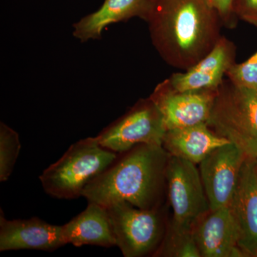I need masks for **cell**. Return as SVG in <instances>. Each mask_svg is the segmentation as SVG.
Segmentation results:
<instances>
[{
    "label": "cell",
    "mask_w": 257,
    "mask_h": 257,
    "mask_svg": "<svg viewBox=\"0 0 257 257\" xmlns=\"http://www.w3.org/2000/svg\"><path fill=\"white\" fill-rule=\"evenodd\" d=\"M166 179L167 197L172 209L171 224L192 230L195 221L210 209L197 165L170 155Z\"/></svg>",
    "instance_id": "cell-7"
},
{
    "label": "cell",
    "mask_w": 257,
    "mask_h": 257,
    "mask_svg": "<svg viewBox=\"0 0 257 257\" xmlns=\"http://www.w3.org/2000/svg\"><path fill=\"white\" fill-rule=\"evenodd\" d=\"M233 0H207L211 8L217 12L223 26L232 29L237 23V18L232 10Z\"/></svg>",
    "instance_id": "cell-21"
},
{
    "label": "cell",
    "mask_w": 257,
    "mask_h": 257,
    "mask_svg": "<svg viewBox=\"0 0 257 257\" xmlns=\"http://www.w3.org/2000/svg\"><path fill=\"white\" fill-rule=\"evenodd\" d=\"M170 155L160 145H140L118 155L105 170L87 184L82 197L106 207L126 201L143 209L165 205Z\"/></svg>",
    "instance_id": "cell-2"
},
{
    "label": "cell",
    "mask_w": 257,
    "mask_h": 257,
    "mask_svg": "<svg viewBox=\"0 0 257 257\" xmlns=\"http://www.w3.org/2000/svg\"><path fill=\"white\" fill-rule=\"evenodd\" d=\"M218 89L179 91L166 79L150 97L160 109L167 130L207 123Z\"/></svg>",
    "instance_id": "cell-8"
},
{
    "label": "cell",
    "mask_w": 257,
    "mask_h": 257,
    "mask_svg": "<svg viewBox=\"0 0 257 257\" xmlns=\"http://www.w3.org/2000/svg\"><path fill=\"white\" fill-rule=\"evenodd\" d=\"M167 128L151 98L140 99L96 137L100 145L120 154L140 145L162 146Z\"/></svg>",
    "instance_id": "cell-6"
},
{
    "label": "cell",
    "mask_w": 257,
    "mask_h": 257,
    "mask_svg": "<svg viewBox=\"0 0 257 257\" xmlns=\"http://www.w3.org/2000/svg\"><path fill=\"white\" fill-rule=\"evenodd\" d=\"M154 256L201 257L192 230L176 227L170 220L163 241Z\"/></svg>",
    "instance_id": "cell-17"
},
{
    "label": "cell",
    "mask_w": 257,
    "mask_h": 257,
    "mask_svg": "<svg viewBox=\"0 0 257 257\" xmlns=\"http://www.w3.org/2000/svg\"><path fill=\"white\" fill-rule=\"evenodd\" d=\"M67 244L63 227L40 218L6 219L0 215V251L32 249L54 251Z\"/></svg>",
    "instance_id": "cell-12"
},
{
    "label": "cell",
    "mask_w": 257,
    "mask_h": 257,
    "mask_svg": "<svg viewBox=\"0 0 257 257\" xmlns=\"http://www.w3.org/2000/svg\"><path fill=\"white\" fill-rule=\"evenodd\" d=\"M230 143L203 123L167 130L162 147L170 156L199 165L216 149Z\"/></svg>",
    "instance_id": "cell-15"
},
{
    "label": "cell",
    "mask_w": 257,
    "mask_h": 257,
    "mask_svg": "<svg viewBox=\"0 0 257 257\" xmlns=\"http://www.w3.org/2000/svg\"><path fill=\"white\" fill-rule=\"evenodd\" d=\"M147 23L161 57L182 71L191 68L215 47L223 26L207 0H155Z\"/></svg>",
    "instance_id": "cell-1"
},
{
    "label": "cell",
    "mask_w": 257,
    "mask_h": 257,
    "mask_svg": "<svg viewBox=\"0 0 257 257\" xmlns=\"http://www.w3.org/2000/svg\"><path fill=\"white\" fill-rule=\"evenodd\" d=\"M229 207L239 248L246 257H257V159L246 157Z\"/></svg>",
    "instance_id": "cell-10"
},
{
    "label": "cell",
    "mask_w": 257,
    "mask_h": 257,
    "mask_svg": "<svg viewBox=\"0 0 257 257\" xmlns=\"http://www.w3.org/2000/svg\"><path fill=\"white\" fill-rule=\"evenodd\" d=\"M236 51L234 42L221 36L215 47L202 60L187 71L174 73L168 79L179 91L218 89L224 76L236 63Z\"/></svg>",
    "instance_id": "cell-13"
},
{
    "label": "cell",
    "mask_w": 257,
    "mask_h": 257,
    "mask_svg": "<svg viewBox=\"0 0 257 257\" xmlns=\"http://www.w3.org/2000/svg\"><path fill=\"white\" fill-rule=\"evenodd\" d=\"M232 10L237 19L257 27V0H233Z\"/></svg>",
    "instance_id": "cell-20"
},
{
    "label": "cell",
    "mask_w": 257,
    "mask_h": 257,
    "mask_svg": "<svg viewBox=\"0 0 257 257\" xmlns=\"http://www.w3.org/2000/svg\"><path fill=\"white\" fill-rule=\"evenodd\" d=\"M118 155L101 146L96 137L80 140L42 172L40 176L42 187L56 199L82 197L87 184L105 170Z\"/></svg>",
    "instance_id": "cell-3"
},
{
    "label": "cell",
    "mask_w": 257,
    "mask_h": 257,
    "mask_svg": "<svg viewBox=\"0 0 257 257\" xmlns=\"http://www.w3.org/2000/svg\"><path fill=\"white\" fill-rule=\"evenodd\" d=\"M246 155L231 143L216 149L199 164L210 209L228 207Z\"/></svg>",
    "instance_id": "cell-9"
},
{
    "label": "cell",
    "mask_w": 257,
    "mask_h": 257,
    "mask_svg": "<svg viewBox=\"0 0 257 257\" xmlns=\"http://www.w3.org/2000/svg\"><path fill=\"white\" fill-rule=\"evenodd\" d=\"M211 130L257 159V91L224 79L207 121Z\"/></svg>",
    "instance_id": "cell-4"
},
{
    "label": "cell",
    "mask_w": 257,
    "mask_h": 257,
    "mask_svg": "<svg viewBox=\"0 0 257 257\" xmlns=\"http://www.w3.org/2000/svg\"><path fill=\"white\" fill-rule=\"evenodd\" d=\"M155 0H104L99 10L72 25L74 37L82 43L100 40L104 28L112 24L139 18L147 22Z\"/></svg>",
    "instance_id": "cell-14"
},
{
    "label": "cell",
    "mask_w": 257,
    "mask_h": 257,
    "mask_svg": "<svg viewBox=\"0 0 257 257\" xmlns=\"http://www.w3.org/2000/svg\"><path fill=\"white\" fill-rule=\"evenodd\" d=\"M192 231L201 257H246L238 244L229 206L209 209L195 221Z\"/></svg>",
    "instance_id": "cell-11"
},
{
    "label": "cell",
    "mask_w": 257,
    "mask_h": 257,
    "mask_svg": "<svg viewBox=\"0 0 257 257\" xmlns=\"http://www.w3.org/2000/svg\"><path fill=\"white\" fill-rule=\"evenodd\" d=\"M62 227L67 243L77 247L84 245L106 248L116 246L107 211L96 203L88 202L82 212Z\"/></svg>",
    "instance_id": "cell-16"
},
{
    "label": "cell",
    "mask_w": 257,
    "mask_h": 257,
    "mask_svg": "<svg viewBox=\"0 0 257 257\" xmlns=\"http://www.w3.org/2000/svg\"><path fill=\"white\" fill-rule=\"evenodd\" d=\"M21 150L19 134L0 123V182H6L13 173Z\"/></svg>",
    "instance_id": "cell-18"
},
{
    "label": "cell",
    "mask_w": 257,
    "mask_h": 257,
    "mask_svg": "<svg viewBox=\"0 0 257 257\" xmlns=\"http://www.w3.org/2000/svg\"><path fill=\"white\" fill-rule=\"evenodd\" d=\"M105 208L116 246L123 256H155L165 237L170 220L165 205L143 209L126 201H119Z\"/></svg>",
    "instance_id": "cell-5"
},
{
    "label": "cell",
    "mask_w": 257,
    "mask_h": 257,
    "mask_svg": "<svg viewBox=\"0 0 257 257\" xmlns=\"http://www.w3.org/2000/svg\"><path fill=\"white\" fill-rule=\"evenodd\" d=\"M226 76L238 87L257 91V51L242 63L233 64Z\"/></svg>",
    "instance_id": "cell-19"
}]
</instances>
